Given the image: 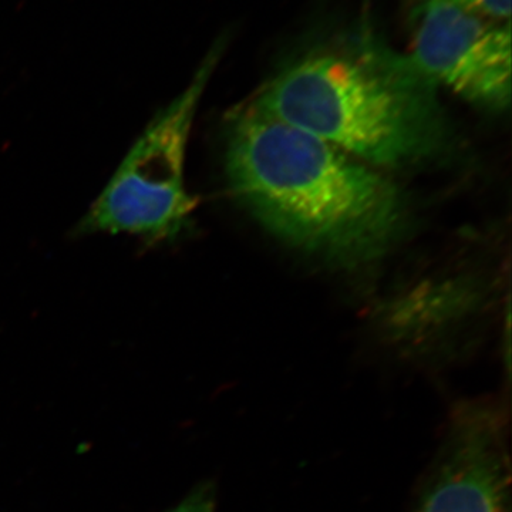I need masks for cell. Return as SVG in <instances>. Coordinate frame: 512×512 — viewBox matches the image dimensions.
Returning a JSON list of instances; mask_svg holds the SVG:
<instances>
[{
	"instance_id": "6da1fadb",
	"label": "cell",
	"mask_w": 512,
	"mask_h": 512,
	"mask_svg": "<svg viewBox=\"0 0 512 512\" xmlns=\"http://www.w3.org/2000/svg\"><path fill=\"white\" fill-rule=\"evenodd\" d=\"M225 141L232 195L285 244L355 268L402 237L406 205L392 181L254 101L229 117Z\"/></svg>"
},
{
	"instance_id": "3957f363",
	"label": "cell",
	"mask_w": 512,
	"mask_h": 512,
	"mask_svg": "<svg viewBox=\"0 0 512 512\" xmlns=\"http://www.w3.org/2000/svg\"><path fill=\"white\" fill-rule=\"evenodd\" d=\"M220 56L218 45L184 93L150 121L84 215L80 231L134 235L148 244L174 241L184 231L197 207L184 183L188 138Z\"/></svg>"
},
{
	"instance_id": "277c9868",
	"label": "cell",
	"mask_w": 512,
	"mask_h": 512,
	"mask_svg": "<svg viewBox=\"0 0 512 512\" xmlns=\"http://www.w3.org/2000/svg\"><path fill=\"white\" fill-rule=\"evenodd\" d=\"M412 512H511L508 413L500 400L454 406Z\"/></svg>"
},
{
	"instance_id": "7a4b0ae2",
	"label": "cell",
	"mask_w": 512,
	"mask_h": 512,
	"mask_svg": "<svg viewBox=\"0 0 512 512\" xmlns=\"http://www.w3.org/2000/svg\"><path fill=\"white\" fill-rule=\"evenodd\" d=\"M254 104L375 167L436 160L453 143L439 86L365 23L303 46Z\"/></svg>"
},
{
	"instance_id": "52a82bcc",
	"label": "cell",
	"mask_w": 512,
	"mask_h": 512,
	"mask_svg": "<svg viewBox=\"0 0 512 512\" xmlns=\"http://www.w3.org/2000/svg\"><path fill=\"white\" fill-rule=\"evenodd\" d=\"M416 2L448 3V5L466 9L484 18L500 20V22H510L511 18V0H416Z\"/></svg>"
},
{
	"instance_id": "8992f818",
	"label": "cell",
	"mask_w": 512,
	"mask_h": 512,
	"mask_svg": "<svg viewBox=\"0 0 512 512\" xmlns=\"http://www.w3.org/2000/svg\"><path fill=\"white\" fill-rule=\"evenodd\" d=\"M165 512H217V487L214 481H201L180 503Z\"/></svg>"
},
{
	"instance_id": "5b68a950",
	"label": "cell",
	"mask_w": 512,
	"mask_h": 512,
	"mask_svg": "<svg viewBox=\"0 0 512 512\" xmlns=\"http://www.w3.org/2000/svg\"><path fill=\"white\" fill-rule=\"evenodd\" d=\"M410 55L437 86L478 107L511 103V23L448 3H417Z\"/></svg>"
}]
</instances>
